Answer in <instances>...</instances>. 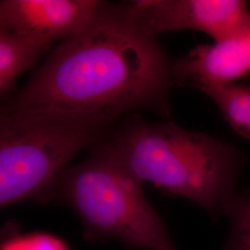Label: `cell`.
I'll return each mask as SVG.
<instances>
[{
    "instance_id": "cell-7",
    "label": "cell",
    "mask_w": 250,
    "mask_h": 250,
    "mask_svg": "<svg viewBox=\"0 0 250 250\" xmlns=\"http://www.w3.org/2000/svg\"><path fill=\"white\" fill-rule=\"evenodd\" d=\"M250 74V33L237 39L198 45L171 66V78L195 85L234 83Z\"/></svg>"
},
{
    "instance_id": "cell-10",
    "label": "cell",
    "mask_w": 250,
    "mask_h": 250,
    "mask_svg": "<svg viewBox=\"0 0 250 250\" xmlns=\"http://www.w3.org/2000/svg\"><path fill=\"white\" fill-rule=\"evenodd\" d=\"M223 216L228 218L229 234L221 250H250V194H235Z\"/></svg>"
},
{
    "instance_id": "cell-1",
    "label": "cell",
    "mask_w": 250,
    "mask_h": 250,
    "mask_svg": "<svg viewBox=\"0 0 250 250\" xmlns=\"http://www.w3.org/2000/svg\"><path fill=\"white\" fill-rule=\"evenodd\" d=\"M171 80L155 37L122 7L102 4L87 26L54 50L11 108L100 129L130 110L158 107Z\"/></svg>"
},
{
    "instance_id": "cell-12",
    "label": "cell",
    "mask_w": 250,
    "mask_h": 250,
    "mask_svg": "<svg viewBox=\"0 0 250 250\" xmlns=\"http://www.w3.org/2000/svg\"><path fill=\"white\" fill-rule=\"evenodd\" d=\"M7 236H8L7 229L0 227V245L2 242L5 241L7 239Z\"/></svg>"
},
{
    "instance_id": "cell-2",
    "label": "cell",
    "mask_w": 250,
    "mask_h": 250,
    "mask_svg": "<svg viewBox=\"0 0 250 250\" xmlns=\"http://www.w3.org/2000/svg\"><path fill=\"white\" fill-rule=\"evenodd\" d=\"M102 151L142 185L188 198L216 218L235 195L237 151L171 123L131 125Z\"/></svg>"
},
{
    "instance_id": "cell-13",
    "label": "cell",
    "mask_w": 250,
    "mask_h": 250,
    "mask_svg": "<svg viewBox=\"0 0 250 250\" xmlns=\"http://www.w3.org/2000/svg\"><path fill=\"white\" fill-rule=\"evenodd\" d=\"M244 194H250V186L249 187V188L245 191V193Z\"/></svg>"
},
{
    "instance_id": "cell-8",
    "label": "cell",
    "mask_w": 250,
    "mask_h": 250,
    "mask_svg": "<svg viewBox=\"0 0 250 250\" xmlns=\"http://www.w3.org/2000/svg\"><path fill=\"white\" fill-rule=\"evenodd\" d=\"M48 47L0 26V95L11 89L19 76Z\"/></svg>"
},
{
    "instance_id": "cell-11",
    "label": "cell",
    "mask_w": 250,
    "mask_h": 250,
    "mask_svg": "<svg viewBox=\"0 0 250 250\" xmlns=\"http://www.w3.org/2000/svg\"><path fill=\"white\" fill-rule=\"evenodd\" d=\"M0 250H70L66 243L50 233L33 232L9 236L0 245Z\"/></svg>"
},
{
    "instance_id": "cell-5",
    "label": "cell",
    "mask_w": 250,
    "mask_h": 250,
    "mask_svg": "<svg viewBox=\"0 0 250 250\" xmlns=\"http://www.w3.org/2000/svg\"><path fill=\"white\" fill-rule=\"evenodd\" d=\"M122 8L136 26L153 37L192 29L221 43L250 33L249 4L242 0H140Z\"/></svg>"
},
{
    "instance_id": "cell-6",
    "label": "cell",
    "mask_w": 250,
    "mask_h": 250,
    "mask_svg": "<svg viewBox=\"0 0 250 250\" xmlns=\"http://www.w3.org/2000/svg\"><path fill=\"white\" fill-rule=\"evenodd\" d=\"M97 0H3L0 26L41 44L67 39L89 24L102 6Z\"/></svg>"
},
{
    "instance_id": "cell-9",
    "label": "cell",
    "mask_w": 250,
    "mask_h": 250,
    "mask_svg": "<svg viewBox=\"0 0 250 250\" xmlns=\"http://www.w3.org/2000/svg\"><path fill=\"white\" fill-rule=\"evenodd\" d=\"M213 100L234 132L250 140V87L235 83L194 85Z\"/></svg>"
},
{
    "instance_id": "cell-3",
    "label": "cell",
    "mask_w": 250,
    "mask_h": 250,
    "mask_svg": "<svg viewBox=\"0 0 250 250\" xmlns=\"http://www.w3.org/2000/svg\"><path fill=\"white\" fill-rule=\"evenodd\" d=\"M62 189L89 238L116 239L134 250H177L143 185L104 152L67 170Z\"/></svg>"
},
{
    "instance_id": "cell-4",
    "label": "cell",
    "mask_w": 250,
    "mask_h": 250,
    "mask_svg": "<svg viewBox=\"0 0 250 250\" xmlns=\"http://www.w3.org/2000/svg\"><path fill=\"white\" fill-rule=\"evenodd\" d=\"M99 130L11 107L0 113V208L43 192Z\"/></svg>"
}]
</instances>
